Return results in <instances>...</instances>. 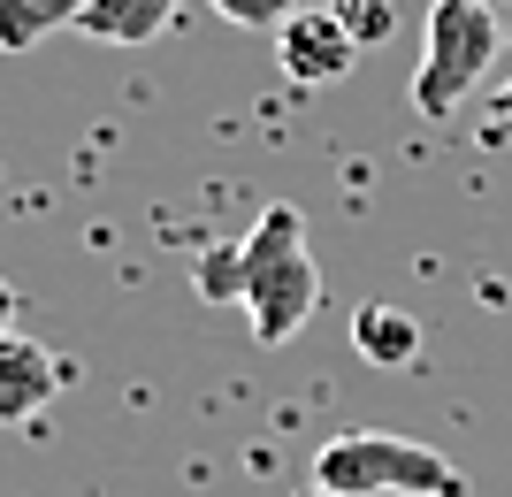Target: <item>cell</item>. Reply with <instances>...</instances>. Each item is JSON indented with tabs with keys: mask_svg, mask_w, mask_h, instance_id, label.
<instances>
[{
	"mask_svg": "<svg viewBox=\"0 0 512 497\" xmlns=\"http://www.w3.org/2000/svg\"><path fill=\"white\" fill-rule=\"evenodd\" d=\"M77 8L85 0H0V54H31L62 23H77Z\"/></svg>",
	"mask_w": 512,
	"mask_h": 497,
	"instance_id": "8",
	"label": "cell"
},
{
	"mask_svg": "<svg viewBox=\"0 0 512 497\" xmlns=\"http://www.w3.org/2000/svg\"><path fill=\"white\" fill-rule=\"evenodd\" d=\"M497 115H505V123H512V85H497Z\"/></svg>",
	"mask_w": 512,
	"mask_h": 497,
	"instance_id": "12",
	"label": "cell"
},
{
	"mask_svg": "<svg viewBox=\"0 0 512 497\" xmlns=\"http://www.w3.org/2000/svg\"><path fill=\"white\" fill-rule=\"evenodd\" d=\"M69 390V368L39 337H0V429H23V421H39L54 398Z\"/></svg>",
	"mask_w": 512,
	"mask_h": 497,
	"instance_id": "5",
	"label": "cell"
},
{
	"mask_svg": "<svg viewBox=\"0 0 512 497\" xmlns=\"http://www.w3.org/2000/svg\"><path fill=\"white\" fill-rule=\"evenodd\" d=\"M497 54H505V23H497L490 0H428V39H421V69H413V115L451 123L482 92Z\"/></svg>",
	"mask_w": 512,
	"mask_h": 497,
	"instance_id": "2",
	"label": "cell"
},
{
	"mask_svg": "<svg viewBox=\"0 0 512 497\" xmlns=\"http://www.w3.org/2000/svg\"><path fill=\"white\" fill-rule=\"evenodd\" d=\"M314 490H329V497H459L467 475L436 444L352 429V436H329L314 452Z\"/></svg>",
	"mask_w": 512,
	"mask_h": 497,
	"instance_id": "3",
	"label": "cell"
},
{
	"mask_svg": "<svg viewBox=\"0 0 512 497\" xmlns=\"http://www.w3.org/2000/svg\"><path fill=\"white\" fill-rule=\"evenodd\" d=\"M176 8H184V0H85V8H77V31L100 39V46H146L176 23Z\"/></svg>",
	"mask_w": 512,
	"mask_h": 497,
	"instance_id": "6",
	"label": "cell"
},
{
	"mask_svg": "<svg viewBox=\"0 0 512 497\" xmlns=\"http://www.w3.org/2000/svg\"><path fill=\"white\" fill-rule=\"evenodd\" d=\"M352 352L375 360V368H413V360H421V322L390 299H367L360 314H352Z\"/></svg>",
	"mask_w": 512,
	"mask_h": 497,
	"instance_id": "7",
	"label": "cell"
},
{
	"mask_svg": "<svg viewBox=\"0 0 512 497\" xmlns=\"http://www.w3.org/2000/svg\"><path fill=\"white\" fill-rule=\"evenodd\" d=\"M329 8L344 16V31H352L360 46H375L390 23H398V0H329Z\"/></svg>",
	"mask_w": 512,
	"mask_h": 497,
	"instance_id": "10",
	"label": "cell"
},
{
	"mask_svg": "<svg viewBox=\"0 0 512 497\" xmlns=\"http://www.w3.org/2000/svg\"><path fill=\"white\" fill-rule=\"evenodd\" d=\"M192 283H199V299H214V306H245L253 345H268V352L291 345L321 306V268H314V253H306V215L283 207V199L260 207L253 230L237 245L199 253Z\"/></svg>",
	"mask_w": 512,
	"mask_h": 497,
	"instance_id": "1",
	"label": "cell"
},
{
	"mask_svg": "<svg viewBox=\"0 0 512 497\" xmlns=\"http://www.w3.org/2000/svg\"><path fill=\"white\" fill-rule=\"evenodd\" d=\"M276 62L291 85H337V77L360 69V39L344 31V16L329 0H306L276 23Z\"/></svg>",
	"mask_w": 512,
	"mask_h": 497,
	"instance_id": "4",
	"label": "cell"
},
{
	"mask_svg": "<svg viewBox=\"0 0 512 497\" xmlns=\"http://www.w3.org/2000/svg\"><path fill=\"white\" fill-rule=\"evenodd\" d=\"M222 23H237V31H276L291 8H306V0H207Z\"/></svg>",
	"mask_w": 512,
	"mask_h": 497,
	"instance_id": "9",
	"label": "cell"
},
{
	"mask_svg": "<svg viewBox=\"0 0 512 497\" xmlns=\"http://www.w3.org/2000/svg\"><path fill=\"white\" fill-rule=\"evenodd\" d=\"M0 337H16V283L0 276Z\"/></svg>",
	"mask_w": 512,
	"mask_h": 497,
	"instance_id": "11",
	"label": "cell"
}]
</instances>
